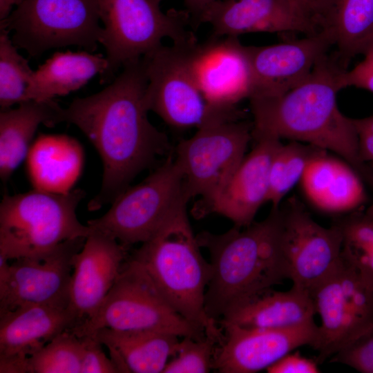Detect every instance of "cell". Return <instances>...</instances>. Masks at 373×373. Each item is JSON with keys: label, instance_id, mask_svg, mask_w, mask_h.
<instances>
[{"label": "cell", "instance_id": "6da1fadb", "mask_svg": "<svg viewBox=\"0 0 373 373\" xmlns=\"http://www.w3.org/2000/svg\"><path fill=\"white\" fill-rule=\"evenodd\" d=\"M122 68L103 90L75 99L63 110L62 122L79 128L102 161L101 189L88 202L89 211L112 202L137 174L171 150L166 135L147 117L142 57Z\"/></svg>", "mask_w": 373, "mask_h": 373}, {"label": "cell", "instance_id": "7a4b0ae2", "mask_svg": "<svg viewBox=\"0 0 373 373\" xmlns=\"http://www.w3.org/2000/svg\"><path fill=\"white\" fill-rule=\"evenodd\" d=\"M347 70L336 53L326 54L300 84L284 94L250 98L252 139H287L332 151L373 182V174L361 161L353 119L337 104Z\"/></svg>", "mask_w": 373, "mask_h": 373}, {"label": "cell", "instance_id": "3957f363", "mask_svg": "<svg viewBox=\"0 0 373 373\" xmlns=\"http://www.w3.org/2000/svg\"><path fill=\"white\" fill-rule=\"evenodd\" d=\"M280 208L242 228L196 236L210 254L212 276L205 293L207 315L216 321L239 301L287 279L279 245Z\"/></svg>", "mask_w": 373, "mask_h": 373}, {"label": "cell", "instance_id": "277c9868", "mask_svg": "<svg viewBox=\"0 0 373 373\" xmlns=\"http://www.w3.org/2000/svg\"><path fill=\"white\" fill-rule=\"evenodd\" d=\"M200 248L184 205L131 257L143 267L179 314L202 327L207 335L221 341L222 329L205 311V293L212 269Z\"/></svg>", "mask_w": 373, "mask_h": 373}, {"label": "cell", "instance_id": "5b68a950", "mask_svg": "<svg viewBox=\"0 0 373 373\" xmlns=\"http://www.w3.org/2000/svg\"><path fill=\"white\" fill-rule=\"evenodd\" d=\"M84 196L79 189L65 193L34 189L4 195L0 204V256L8 260L43 256L68 240L86 238L90 228L76 213Z\"/></svg>", "mask_w": 373, "mask_h": 373}, {"label": "cell", "instance_id": "8992f818", "mask_svg": "<svg viewBox=\"0 0 373 373\" xmlns=\"http://www.w3.org/2000/svg\"><path fill=\"white\" fill-rule=\"evenodd\" d=\"M104 23L99 43L105 48L107 68L100 83L111 82L120 68L140 59L162 45L197 39L188 26L191 19L185 10L160 8L162 0H97Z\"/></svg>", "mask_w": 373, "mask_h": 373}, {"label": "cell", "instance_id": "52a82bcc", "mask_svg": "<svg viewBox=\"0 0 373 373\" xmlns=\"http://www.w3.org/2000/svg\"><path fill=\"white\" fill-rule=\"evenodd\" d=\"M101 328L149 331L200 339L204 329L179 314L163 297L143 267L131 256L95 313L71 329L78 337Z\"/></svg>", "mask_w": 373, "mask_h": 373}, {"label": "cell", "instance_id": "ba28073f", "mask_svg": "<svg viewBox=\"0 0 373 373\" xmlns=\"http://www.w3.org/2000/svg\"><path fill=\"white\" fill-rule=\"evenodd\" d=\"M196 41L161 45L142 57L148 80L144 93L146 108L178 129H199L242 119V111L212 106L197 86L186 56L188 45Z\"/></svg>", "mask_w": 373, "mask_h": 373}, {"label": "cell", "instance_id": "9c48e42d", "mask_svg": "<svg viewBox=\"0 0 373 373\" xmlns=\"http://www.w3.org/2000/svg\"><path fill=\"white\" fill-rule=\"evenodd\" d=\"M189 201L180 169L169 157L140 183L124 190L104 215L87 225L129 247L153 238Z\"/></svg>", "mask_w": 373, "mask_h": 373}, {"label": "cell", "instance_id": "30bf717a", "mask_svg": "<svg viewBox=\"0 0 373 373\" xmlns=\"http://www.w3.org/2000/svg\"><path fill=\"white\" fill-rule=\"evenodd\" d=\"M97 0H23L0 29L13 32L17 48L37 57L52 48L77 46L93 52L102 27Z\"/></svg>", "mask_w": 373, "mask_h": 373}, {"label": "cell", "instance_id": "8fae6325", "mask_svg": "<svg viewBox=\"0 0 373 373\" xmlns=\"http://www.w3.org/2000/svg\"><path fill=\"white\" fill-rule=\"evenodd\" d=\"M252 123L230 121L197 129L175 148V160L182 174L185 195L200 196L198 213L229 181L245 156L252 140Z\"/></svg>", "mask_w": 373, "mask_h": 373}, {"label": "cell", "instance_id": "7c38bea8", "mask_svg": "<svg viewBox=\"0 0 373 373\" xmlns=\"http://www.w3.org/2000/svg\"><path fill=\"white\" fill-rule=\"evenodd\" d=\"M311 296L321 321L314 348L318 364L373 327V284L343 260Z\"/></svg>", "mask_w": 373, "mask_h": 373}, {"label": "cell", "instance_id": "4fadbf2b", "mask_svg": "<svg viewBox=\"0 0 373 373\" xmlns=\"http://www.w3.org/2000/svg\"><path fill=\"white\" fill-rule=\"evenodd\" d=\"M280 208L279 245L287 279L311 295L341 262V229L334 222L328 228L318 224L296 198Z\"/></svg>", "mask_w": 373, "mask_h": 373}, {"label": "cell", "instance_id": "5bb4252c", "mask_svg": "<svg viewBox=\"0 0 373 373\" xmlns=\"http://www.w3.org/2000/svg\"><path fill=\"white\" fill-rule=\"evenodd\" d=\"M85 237L68 240L39 257L0 256V314L28 304L68 306L74 256Z\"/></svg>", "mask_w": 373, "mask_h": 373}, {"label": "cell", "instance_id": "9a60e30c", "mask_svg": "<svg viewBox=\"0 0 373 373\" xmlns=\"http://www.w3.org/2000/svg\"><path fill=\"white\" fill-rule=\"evenodd\" d=\"M188 64L199 89L212 106L236 108L253 95L256 81L248 46L238 37H212L186 48Z\"/></svg>", "mask_w": 373, "mask_h": 373}, {"label": "cell", "instance_id": "2e32d148", "mask_svg": "<svg viewBox=\"0 0 373 373\" xmlns=\"http://www.w3.org/2000/svg\"><path fill=\"white\" fill-rule=\"evenodd\" d=\"M223 338L216 350L213 369L220 373H255L267 370L304 345L316 346L319 326L311 322L285 329L245 328L218 322Z\"/></svg>", "mask_w": 373, "mask_h": 373}, {"label": "cell", "instance_id": "e0dca14e", "mask_svg": "<svg viewBox=\"0 0 373 373\" xmlns=\"http://www.w3.org/2000/svg\"><path fill=\"white\" fill-rule=\"evenodd\" d=\"M79 324L68 306L28 304L0 314V372L30 373L28 358Z\"/></svg>", "mask_w": 373, "mask_h": 373}, {"label": "cell", "instance_id": "ac0fdd59", "mask_svg": "<svg viewBox=\"0 0 373 373\" xmlns=\"http://www.w3.org/2000/svg\"><path fill=\"white\" fill-rule=\"evenodd\" d=\"M332 46L333 39L326 29L290 41L248 46L256 81L250 98L289 91L309 75Z\"/></svg>", "mask_w": 373, "mask_h": 373}, {"label": "cell", "instance_id": "d6986e66", "mask_svg": "<svg viewBox=\"0 0 373 373\" xmlns=\"http://www.w3.org/2000/svg\"><path fill=\"white\" fill-rule=\"evenodd\" d=\"M128 248L105 233L90 230L73 259L68 309L77 325L99 307L128 258Z\"/></svg>", "mask_w": 373, "mask_h": 373}, {"label": "cell", "instance_id": "ffe728a7", "mask_svg": "<svg viewBox=\"0 0 373 373\" xmlns=\"http://www.w3.org/2000/svg\"><path fill=\"white\" fill-rule=\"evenodd\" d=\"M198 22L210 24L216 37H238L251 32L309 35L321 30L287 0H216Z\"/></svg>", "mask_w": 373, "mask_h": 373}, {"label": "cell", "instance_id": "44dd1931", "mask_svg": "<svg viewBox=\"0 0 373 373\" xmlns=\"http://www.w3.org/2000/svg\"><path fill=\"white\" fill-rule=\"evenodd\" d=\"M256 144L213 200L198 215L215 213L244 228L250 225L260 207L267 202L269 169L282 144L274 137L254 140Z\"/></svg>", "mask_w": 373, "mask_h": 373}, {"label": "cell", "instance_id": "7402d4cb", "mask_svg": "<svg viewBox=\"0 0 373 373\" xmlns=\"http://www.w3.org/2000/svg\"><path fill=\"white\" fill-rule=\"evenodd\" d=\"M316 314L312 297L307 291L294 286L285 291L269 287L237 303L218 323L245 328L285 329L314 322Z\"/></svg>", "mask_w": 373, "mask_h": 373}, {"label": "cell", "instance_id": "603a6c76", "mask_svg": "<svg viewBox=\"0 0 373 373\" xmlns=\"http://www.w3.org/2000/svg\"><path fill=\"white\" fill-rule=\"evenodd\" d=\"M86 336H92L108 348L119 372H163L180 342L179 337L171 334L108 328Z\"/></svg>", "mask_w": 373, "mask_h": 373}, {"label": "cell", "instance_id": "cb8c5ba5", "mask_svg": "<svg viewBox=\"0 0 373 373\" xmlns=\"http://www.w3.org/2000/svg\"><path fill=\"white\" fill-rule=\"evenodd\" d=\"M64 108L52 99L28 100L0 113V177L6 182L27 156L40 124L52 127L62 122Z\"/></svg>", "mask_w": 373, "mask_h": 373}, {"label": "cell", "instance_id": "d4e9b609", "mask_svg": "<svg viewBox=\"0 0 373 373\" xmlns=\"http://www.w3.org/2000/svg\"><path fill=\"white\" fill-rule=\"evenodd\" d=\"M80 144L66 135H40L30 146L27 168L34 188L57 193L71 191L83 165Z\"/></svg>", "mask_w": 373, "mask_h": 373}, {"label": "cell", "instance_id": "484cf974", "mask_svg": "<svg viewBox=\"0 0 373 373\" xmlns=\"http://www.w3.org/2000/svg\"><path fill=\"white\" fill-rule=\"evenodd\" d=\"M106 68L107 60L102 54L56 52L34 72L25 101L66 95L83 87L97 74L102 75Z\"/></svg>", "mask_w": 373, "mask_h": 373}, {"label": "cell", "instance_id": "4316f807", "mask_svg": "<svg viewBox=\"0 0 373 373\" xmlns=\"http://www.w3.org/2000/svg\"><path fill=\"white\" fill-rule=\"evenodd\" d=\"M324 29L333 39L339 60L349 61L373 44V0H334Z\"/></svg>", "mask_w": 373, "mask_h": 373}, {"label": "cell", "instance_id": "83f0119b", "mask_svg": "<svg viewBox=\"0 0 373 373\" xmlns=\"http://www.w3.org/2000/svg\"><path fill=\"white\" fill-rule=\"evenodd\" d=\"M360 175L346 161L335 157L320 184L314 207L329 214H347L367 202Z\"/></svg>", "mask_w": 373, "mask_h": 373}, {"label": "cell", "instance_id": "f1b7e54d", "mask_svg": "<svg viewBox=\"0 0 373 373\" xmlns=\"http://www.w3.org/2000/svg\"><path fill=\"white\" fill-rule=\"evenodd\" d=\"M325 151L296 141L279 146L269 169L267 202L271 204L272 208L280 206L284 197L300 182L309 162Z\"/></svg>", "mask_w": 373, "mask_h": 373}, {"label": "cell", "instance_id": "f546056e", "mask_svg": "<svg viewBox=\"0 0 373 373\" xmlns=\"http://www.w3.org/2000/svg\"><path fill=\"white\" fill-rule=\"evenodd\" d=\"M342 235V260L373 284V218L360 210L336 219Z\"/></svg>", "mask_w": 373, "mask_h": 373}, {"label": "cell", "instance_id": "4dcf8cb0", "mask_svg": "<svg viewBox=\"0 0 373 373\" xmlns=\"http://www.w3.org/2000/svg\"><path fill=\"white\" fill-rule=\"evenodd\" d=\"M9 32L0 29V105L10 108L25 101V95L34 70L28 61L17 51Z\"/></svg>", "mask_w": 373, "mask_h": 373}, {"label": "cell", "instance_id": "1f68e13d", "mask_svg": "<svg viewBox=\"0 0 373 373\" xmlns=\"http://www.w3.org/2000/svg\"><path fill=\"white\" fill-rule=\"evenodd\" d=\"M82 344L66 330L28 358L30 373H81Z\"/></svg>", "mask_w": 373, "mask_h": 373}, {"label": "cell", "instance_id": "d6a6232c", "mask_svg": "<svg viewBox=\"0 0 373 373\" xmlns=\"http://www.w3.org/2000/svg\"><path fill=\"white\" fill-rule=\"evenodd\" d=\"M219 341L209 335L200 339L184 337L162 373H206L213 369Z\"/></svg>", "mask_w": 373, "mask_h": 373}, {"label": "cell", "instance_id": "836d02e7", "mask_svg": "<svg viewBox=\"0 0 373 373\" xmlns=\"http://www.w3.org/2000/svg\"><path fill=\"white\" fill-rule=\"evenodd\" d=\"M330 362L362 373H373V327L334 354Z\"/></svg>", "mask_w": 373, "mask_h": 373}, {"label": "cell", "instance_id": "e575fe53", "mask_svg": "<svg viewBox=\"0 0 373 373\" xmlns=\"http://www.w3.org/2000/svg\"><path fill=\"white\" fill-rule=\"evenodd\" d=\"M82 344L81 373H117L115 365L102 349V344L92 336L79 337Z\"/></svg>", "mask_w": 373, "mask_h": 373}, {"label": "cell", "instance_id": "d590c367", "mask_svg": "<svg viewBox=\"0 0 373 373\" xmlns=\"http://www.w3.org/2000/svg\"><path fill=\"white\" fill-rule=\"evenodd\" d=\"M364 59L343 74V88L356 87L373 93V45L364 53Z\"/></svg>", "mask_w": 373, "mask_h": 373}, {"label": "cell", "instance_id": "8d00e7d4", "mask_svg": "<svg viewBox=\"0 0 373 373\" xmlns=\"http://www.w3.org/2000/svg\"><path fill=\"white\" fill-rule=\"evenodd\" d=\"M316 360L307 358L299 352H291L267 370L268 373H318L321 370Z\"/></svg>", "mask_w": 373, "mask_h": 373}, {"label": "cell", "instance_id": "74e56055", "mask_svg": "<svg viewBox=\"0 0 373 373\" xmlns=\"http://www.w3.org/2000/svg\"><path fill=\"white\" fill-rule=\"evenodd\" d=\"M321 30L324 29L334 0H287Z\"/></svg>", "mask_w": 373, "mask_h": 373}, {"label": "cell", "instance_id": "f35d334b", "mask_svg": "<svg viewBox=\"0 0 373 373\" xmlns=\"http://www.w3.org/2000/svg\"><path fill=\"white\" fill-rule=\"evenodd\" d=\"M358 137V153L362 162L373 163V115L353 119Z\"/></svg>", "mask_w": 373, "mask_h": 373}, {"label": "cell", "instance_id": "ab89813d", "mask_svg": "<svg viewBox=\"0 0 373 373\" xmlns=\"http://www.w3.org/2000/svg\"><path fill=\"white\" fill-rule=\"evenodd\" d=\"M216 0H184L186 10L191 18L198 22V20L204 10Z\"/></svg>", "mask_w": 373, "mask_h": 373}, {"label": "cell", "instance_id": "60d3db41", "mask_svg": "<svg viewBox=\"0 0 373 373\" xmlns=\"http://www.w3.org/2000/svg\"><path fill=\"white\" fill-rule=\"evenodd\" d=\"M23 1V0H0V21L9 17L13 6H18Z\"/></svg>", "mask_w": 373, "mask_h": 373}, {"label": "cell", "instance_id": "b9f144b4", "mask_svg": "<svg viewBox=\"0 0 373 373\" xmlns=\"http://www.w3.org/2000/svg\"><path fill=\"white\" fill-rule=\"evenodd\" d=\"M365 213L369 216H371L373 218V201L372 204L370 205V207L367 208V209L365 211Z\"/></svg>", "mask_w": 373, "mask_h": 373}, {"label": "cell", "instance_id": "7bdbcfd3", "mask_svg": "<svg viewBox=\"0 0 373 373\" xmlns=\"http://www.w3.org/2000/svg\"><path fill=\"white\" fill-rule=\"evenodd\" d=\"M373 45V44H372Z\"/></svg>", "mask_w": 373, "mask_h": 373}]
</instances>
